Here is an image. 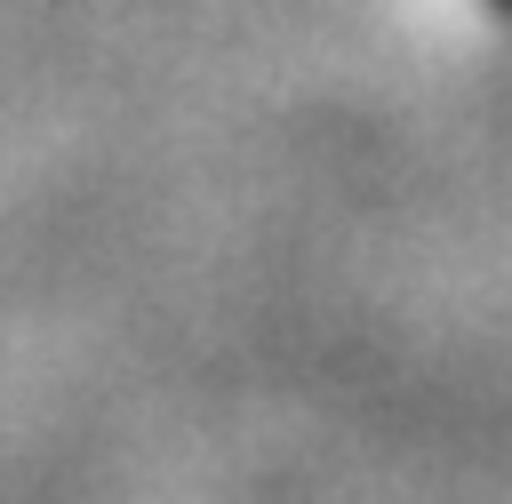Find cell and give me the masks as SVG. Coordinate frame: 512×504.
I'll return each instance as SVG.
<instances>
[{"mask_svg": "<svg viewBox=\"0 0 512 504\" xmlns=\"http://www.w3.org/2000/svg\"><path fill=\"white\" fill-rule=\"evenodd\" d=\"M496 8H512V0H496Z\"/></svg>", "mask_w": 512, "mask_h": 504, "instance_id": "1", "label": "cell"}]
</instances>
